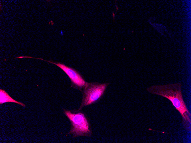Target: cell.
Instances as JSON below:
<instances>
[{
	"mask_svg": "<svg viewBox=\"0 0 191 143\" xmlns=\"http://www.w3.org/2000/svg\"><path fill=\"white\" fill-rule=\"evenodd\" d=\"M182 86L180 82L169 83L152 85L146 88V90L152 94L161 96L169 100L181 115L184 128L187 130H190L191 114L183 99Z\"/></svg>",
	"mask_w": 191,
	"mask_h": 143,
	"instance_id": "obj_1",
	"label": "cell"
},
{
	"mask_svg": "<svg viewBox=\"0 0 191 143\" xmlns=\"http://www.w3.org/2000/svg\"><path fill=\"white\" fill-rule=\"evenodd\" d=\"M63 110L70 122V128L67 134L72 135L73 138L92 136L93 133L90 119L85 112L79 108Z\"/></svg>",
	"mask_w": 191,
	"mask_h": 143,
	"instance_id": "obj_2",
	"label": "cell"
},
{
	"mask_svg": "<svg viewBox=\"0 0 191 143\" xmlns=\"http://www.w3.org/2000/svg\"><path fill=\"white\" fill-rule=\"evenodd\" d=\"M109 82L101 83L98 82H86L81 92L82 99L79 108L96 103L103 97Z\"/></svg>",
	"mask_w": 191,
	"mask_h": 143,
	"instance_id": "obj_3",
	"label": "cell"
},
{
	"mask_svg": "<svg viewBox=\"0 0 191 143\" xmlns=\"http://www.w3.org/2000/svg\"><path fill=\"white\" fill-rule=\"evenodd\" d=\"M31 58L40 59L55 64L62 69L67 75L71 81V87L77 89L82 92L86 82L84 77L75 69L67 66L63 63H57L51 61H47L41 58L31 57Z\"/></svg>",
	"mask_w": 191,
	"mask_h": 143,
	"instance_id": "obj_4",
	"label": "cell"
},
{
	"mask_svg": "<svg viewBox=\"0 0 191 143\" xmlns=\"http://www.w3.org/2000/svg\"><path fill=\"white\" fill-rule=\"evenodd\" d=\"M7 102H14L19 104L23 107L25 106V105L23 103L18 102L12 98L4 90L0 89V104H1Z\"/></svg>",
	"mask_w": 191,
	"mask_h": 143,
	"instance_id": "obj_5",
	"label": "cell"
},
{
	"mask_svg": "<svg viewBox=\"0 0 191 143\" xmlns=\"http://www.w3.org/2000/svg\"><path fill=\"white\" fill-rule=\"evenodd\" d=\"M115 14H114L113 12H112V16L113 17V19H114V17H115Z\"/></svg>",
	"mask_w": 191,
	"mask_h": 143,
	"instance_id": "obj_6",
	"label": "cell"
}]
</instances>
